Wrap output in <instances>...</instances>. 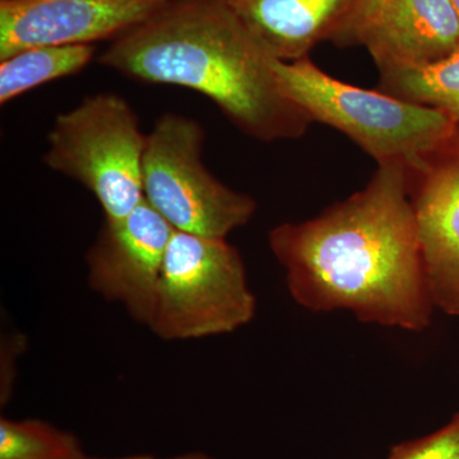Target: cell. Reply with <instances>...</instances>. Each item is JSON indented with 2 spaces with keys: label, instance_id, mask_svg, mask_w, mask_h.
Wrapping results in <instances>:
<instances>
[{
  "label": "cell",
  "instance_id": "cell-1",
  "mask_svg": "<svg viewBox=\"0 0 459 459\" xmlns=\"http://www.w3.org/2000/svg\"><path fill=\"white\" fill-rule=\"evenodd\" d=\"M270 247L296 303L350 310L362 322L422 331L434 304L406 166L377 165L368 186L316 219L282 223Z\"/></svg>",
  "mask_w": 459,
  "mask_h": 459
},
{
  "label": "cell",
  "instance_id": "cell-3",
  "mask_svg": "<svg viewBox=\"0 0 459 459\" xmlns=\"http://www.w3.org/2000/svg\"><path fill=\"white\" fill-rule=\"evenodd\" d=\"M274 74L292 101L312 119L342 132L377 160L420 170L452 143L458 126L437 108L336 80L309 56L274 59Z\"/></svg>",
  "mask_w": 459,
  "mask_h": 459
},
{
  "label": "cell",
  "instance_id": "cell-4",
  "mask_svg": "<svg viewBox=\"0 0 459 459\" xmlns=\"http://www.w3.org/2000/svg\"><path fill=\"white\" fill-rule=\"evenodd\" d=\"M146 143L129 102L115 93H96L57 115L44 164L90 190L105 222L122 221L144 201Z\"/></svg>",
  "mask_w": 459,
  "mask_h": 459
},
{
  "label": "cell",
  "instance_id": "cell-13",
  "mask_svg": "<svg viewBox=\"0 0 459 459\" xmlns=\"http://www.w3.org/2000/svg\"><path fill=\"white\" fill-rule=\"evenodd\" d=\"M379 89L394 98L437 108L459 124V51L420 68L380 72Z\"/></svg>",
  "mask_w": 459,
  "mask_h": 459
},
{
  "label": "cell",
  "instance_id": "cell-5",
  "mask_svg": "<svg viewBox=\"0 0 459 459\" xmlns=\"http://www.w3.org/2000/svg\"><path fill=\"white\" fill-rule=\"evenodd\" d=\"M246 267L226 238L175 231L166 252L153 333L165 341L228 334L255 318Z\"/></svg>",
  "mask_w": 459,
  "mask_h": 459
},
{
  "label": "cell",
  "instance_id": "cell-10",
  "mask_svg": "<svg viewBox=\"0 0 459 459\" xmlns=\"http://www.w3.org/2000/svg\"><path fill=\"white\" fill-rule=\"evenodd\" d=\"M409 177L431 301L444 313L459 316V131L449 146Z\"/></svg>",
  "mask_w": 459,
  "mask_h": 459
},
{
  "label": "cell",
  "instance_id": "cell-18",
  "mask_svg": "<svg viewBox=\"0 0 459 459\" xmlns=\"http://www.w3.org/2000/svg\"><path fill=\"white\" fill-rule=\"evenodd\" d=\"M159 2L166 3V2H169V0H159Z\"/></svg>",
  "mask_w": 459,
  "mask_h": 459
},
{
  "label": "cell",
  "instance_id": "cell-2",
  "mask_svg": "<svg viewBox=\"0 0 459 459\" xmlns=\"http://www.w3.org/2000/svg\"><path fill=\"white\" fill-rule=\"evenodd\" d=\"M274 59L229 0H179L124 32L99 60L137 82L202 93L255 140H295L312 119L286 95Z\"/></svg>",
  "mask_w": 459,
  "mask_h": 459
},
{
  "label": "cell",
  "instance_id": "cell-14",
  "mask_svg": "<svg viewBox=\"0 0 459 459\" xmlns=\"http://www.w3.org/2000/svg\"><path fill=\"white\" fill-rule=\"evenodd\" d=\"M74 434L41 420L0 419V459H84Z\"/></svg>",
  "mask_w": 459,
  "mask_h": 459
},
{
  "label": "cell",
  "instance_id": "cell-8",
  "mask_svg": "<svg viewBox=\"0 0 459 459\" xmlns=\"http://www.w3.org/2000/svg\"><path fill=\"white\" fill-rule=\"evenodd\" d=\"M360 44L379 71L420 68L459 51V18L449 0H362L343 45Z\"/></svg>",
  "mask_w": 459,
  "mask_h": 459
},
{
  "label": "cell",
  "instance_id": "cell-16",
  "mask_svg": "<svg viewBox=\"0 0 459 459\" xmlns=\"http://www.w3.org/2000/svg\"><path fill=\"white\" fill-rule=\"evenodd\" d=\"M84 459H101V458L87 457ZM114 459H214V458L211 457V455H207V453L195 451V452L184 453V455H177V457H171V458H156V457H151V455H134V457L114 458Z\"/></svg>",
  "mask_w": 459,
  "mask_h": 459
},
{
  "label": "cell",
  "instance_id": "cell-12",
  "mask_svg": "<svg viewBox=\"0 0 459 459\" xmlns=\"http://www.w3.org/2000/svg\"><path fill=\"white\" fill-rule=\"evenodd\" d=\"M95 56L91 44L38 47L0 60V104L59 78L80 74Z\"/></svg>",
  "mask_w": 459,
  "mask_h": 459
},
{
  "label": "cell",
  "instance_id": "cell-7",
  "mask_svg": "<svg viewBox=\"0 0 459 459\" xmlns=\"http://www.w3.org/2000/svg\"><path fill=\"white\" fill-rule=\"evenodd\" d=\"M174 232L146 199L122 221L105 222L86 255L91 289L150 328Z\"/></svg>",
  "mask_w": 459,
  "mask_h": 459
},
{
  "label": "cell",
  "instance_id": "cell-15",
  "mask_svg": "<svg viewBox=\"0 0 459 459\" xmlns=\"http://www.w3.org/2000/svg\"><path fill=\"white\" fill-rule=\"evenodd\" d=\"M389 459H459V413L442 430L395 446Z\"/></svg>",
  "mask_w": 459,
  "mask_h": 459
},
{
  "label": "cell",
  "instance_id": "cell-9",
  "mask_svg": "<svg viewBox=\"0 0 459 459\" xmlns=\"http://www.w3.org/2000/svg\"><path fill=\"white\" fill-rule=\"evenodd\" d=\"M159 0H0V60L38 47L82 45L128 31Z\"/></svg>",
  "mask_w": 459,
  "mask_h": 459
},
{
  "label": "cell",
  "instance_id": "cell-19",
  "mask_svg": "<svg viewBox=\"0 0 459 459\" xmlns=\"http://www.w3.org/2000/svg\"><path fill=\"white\" fill-rule=\"evenodd\" d=\"M458 131H459V124H458Z\"/></svg>",
  "mask_w": 459,
  "mask_h": 459
},
{
  "label": "cell",
  "instance_id": "cell-11",
  "mask_svg": "<svg viewBox=\"0 0 459 459\" xmlns=\"http://www.w3.org/2000/svg\"><path fill=\"white\" fill-rule=\"evenodd\" d=\"M277 59L294 62L325 40L343 45L362 0H229Z\"/></svg>",
  "mask_w": 459,
  "mask_h": 459
},
{
  "label": "cell",
  "instance_id": "cell-6",
  "mask_svg": "<svg viewBox=\"0 0 459 459\" xmlns=\"http://www.w3.org/2000/svg\"><path fill=\"white\" fill-rule=\"evenodd\" d=\"M205 133L197 120L166 113L147 134L144 199L175 231L226 238L255 216L256 204L205 169Z\"/></svg>",
  "mask_w": 459,
  "mask_h": 459
},
{
  "label": "cell",
  "instance_id": "cell-17",
  "mask_svg": "<svg viewBox=\"0 0 459 459\" xmlns=\"http://www.w3.org/2000/svg\"><path fill=\"white\" fill-rule=\"evenodd\" d=\"M449 2H451V4L453 5V8H455V13H457L459 18V0H449Z\"/></svg>",
  "mask_w": 459,
  "mask_h": 459
}]
</instances>
